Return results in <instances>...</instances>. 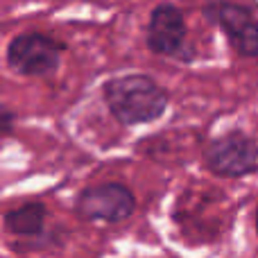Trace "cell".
Wrapping results in <instances>:
<instances>
[{"instance_id": "obj_3", "label": "cell", "mask_w": 258, "mask_h": 258, "mask_svg": "<svg viewBox=\"0 0 258 258\" xmlns=\"http://www.w3.org/2000/svg\"><path fill=\"white\" fill-rule=\"evenodd\" d=\"M206 163L220 177H242L258 168V147L240 132H231L209 143Z\"/></svg>"}, {"instance_id": "obj_8", "label": "cell", "mask_w": 258, "mask_h": 258, "mask_svg": "<svg viewBox=\"0 0 258 258\" xmlns=\"http://www.w3.org/2000/svg\"><path fill=\"white\" fill-rule=\"evenodd\" d=\"M256 227H258V211H256Z\"/></svg>"}, {"instance_id": "obj_4", "label": "cell", "mask_w": 258, "mask_h": 258, "mask_svg": "<svg viewBox=\"0 0 258 258\" xmlns=\"http://www.w3.org/2000/svg\"><path fill=\"white\" fill-rule=\"evenodd\" d=\"M136 209L132 190L122 183H98L82 190L77 200V213L84 220L120 222L127 220Z\"/></svg>"}, {"instance_id": "obj_1", "label": "cell", "mask_w": 258, "mask_h": 258, "mask_svg": "<svg viewBox=\"0 0 258 258\" xmlns=\"http://www.w3.org/2000/svg\"><path fill=\"white\" fill-rule=\"evenodd\" d=\"M104 100L122 125L152 122L168 107L165 91L147 75H118L104 84Z\"/></svg>"}, {"instance_id": "obj_5", "label": "cell", "mask_w": 258, "mask_h": 258, "mask_svg": "<svg viewBox=\"0 0 258 258\" xmlns=\"http://www.w3.org/2000/svg\"><path fill=\"white\" fill-rule=\"evenodd\" d=\"M206 16L218 23L227 32L231 45L242 57H256L258 54V21L254 18L249 7L231 3L209 5L204 9Z\"/></svg>"}, {"instance_id": "obj_2", "label": "cell", "mask_w": 258, "mask_h": 258, "mask_svg": "<svg viewBox=\"0 0 258 258\" xmlns=\"http://www.w3.org/2000/svg\"><path fill=\"white\" fill-rule=\"evenodd\" d=\"M61 45L39 32H25L9 41L7 63L18 75H45L59 66Z\"/></svg>"}, {"instance_id": "obj_6", "label": "cell", "mask_w": 258, "mask_h": 258, "mask_svg": "<svg viewBox=\"0 0 258 258\" xmlns=\"http://www.w3.org/2000/svg\"><path fill=\"white\" fill-rule=\"evenodd\" d=\"M147 45L156 54L165 57H188L186 48V21L174 5H159L150 14Z\"/></svg>"}, {"instance_id": "obj_7", "label": "cell", "mask_w": 258, "mask_h": 258, "mask_svg": "<svg viewBox=\"0 0 258 258\" xmlns=\"http://www.w3.org/2000/svg\"><path fill=\"white\" fill-rule=\"evenodd\" d=\"M45 222V206L43 204H25L21 209H14L5 215V227L14 236H36L41 233Z\"/></svg>"}]
</instances>
